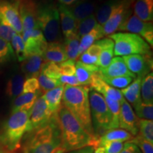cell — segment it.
I'll list each match as a JSON object with an SVG mask.
<instances>
[{"mask_svg":"<svg viewBox=\"0 0 153 153\" xmlns=\"http://www.w3.org/2000/svg\"><path fill=\"white\" fill-rule=\"evenodd\" d=\"M60 132V148L64 153L97 145V137H92L86 131L71 113L62 104L57 113Z\"/></svg>","mask_w":153,"mask_h":153,"instance_id":"obj_1","label":"cell"},{"mask_svg":"<svg viewBox=\"0 0 153 153\" xmlns=\"http://www.w3.org/2000/svg\"><path fill=\"white\" fill-rule=\"evenodd\" d=\"M22 147V153H64L61 150L60 132L57 114L48 123L29 132Z\"/></svg>","mask_w":153,"mask_h":153,"instance_id":"obj_2","label":"cell"},{"mask_svg":"<svg viewBox=\"0 0 153 153\" xmlns=\"http://www.w3.org/2000/svg\"><path fill=\"white\" fill-rule=\"evenodd\" d=\"M89 88L85 86H64L62 105L71 113L91 136L96 137L91 120Z\"/></svg>","mask_w":153,"mask_h":153,"instance_id":"obj_3","label":"cell"},{"mask_svg":"<svg viewBox=\"0 0 153 153\" xmlns=\"http://www.w3.org/2000/svg\"><path fill=\"white\" fill-rule=\"evenodd\" d=\"M29 128V112L19 111L11 113L0 131V145L14 153L22 146L25 133Z\"/></svg>","mask_w":153,"mask_h":153,"instance_id":"obj_4","label":"cell"},{"mask_svg":"<svg viewBox=\"0 0 153 153\" xmlns=\"http://www.w3.org/2000/svg\"><path fill=\"white\" fill-rule=\"evenodd\" d=\"M108 38L114 41V54L116 56L151 54L150 45L137 34L118 32L108 36Z\"/></svg>","mask_w":153,"mask_h":153,"instance_id":"obj_5","label":"cell"},{"mask_svg":"<svg viewBox=\"0 0 153 153\" xmlns=\"http://www.w3.org/2000/svg\"><path fill=\"white\" fill-rule=\"evenodd\" d=\"M38 22L47 42H60V22L57 7L46 4L38 9Z\"/></svg>","mask_w":153,"mask_h":153,"instance_id":"obj_6","label":"cell"},{"mask_svg":"<svg viewBox=\"0 0 153 153\" xmlns=\"http://www.w3.org/2000/svg\"><path fill=\"white\" fill-rule=\"evenodd\" d=\"M91 116L95 136L110 129L111 116L103 96L91 90L89 93Z\"/></svg>","mask_w":153,"mask_h":153,"instance_id":"obj_7","label":"cell"},{"mask_svg":"<svg viewBox=\"0 0 153 153\" xmlns=\"http://www.w3.org/2000/svg\"><path fill=\"white\" fill-rule=\"evenodd\" d=\"M133 2L134 0H122L102 26L104 36H108L118 31L120 26L132 15L131 7Z\"/></svg>","mask_w":153,"mask_h":153,"instance_id":"obj_8","label":"cell"},{"mask_svg":"<svg viewBox=\"0 0 153 153\" xmlns=\"http://www.w3.org/2000/svg\"><path fill=\"white\" fill-rule=\"evenodd\" d=\"M0 23L11 26L17 33H23L18 1L0 0Z\"/></svg>","mask_w":153,"mask_h":153,"instance_id":"obj_9","label":"cell"},{"mask_svg":"<svg viewBox=\"0 0 153 153\" xmlns=\"http://www.w3.org/2000/svg\"><path fill=\"white\" fill-rule=\"evenodd\" d=\"M118 31H128L142 37L150 46L153 45V25L152 22H144L135 14H132L122 24Z\"/></svg>","mask_w":153,"mask_h":153,"instance_id":"obj_10","label":"cell"},{"mask_svg":"<svg viewBox=\"0 0 153 153\" xmlns=\"http://www.w3.org/2000/svg\"><path fill=\"white\" fill-rule=\"evenodd\" d=\"M54 114L49 111L43 97H38L30 111L28 133L48 123Z\"/></svg>","mask_w":153,"mask_h":153,"instance_id":"obj_11","label":"cell"},{"mask_svg":"<svg viewBox=\"0 0 153 153\" xmlns=\"http://www.w3.org/2000/svg\"><path fill=\"white\" fill-rule=\"evenodd\" d=\"M22 38L27 56L32 54H38L43 56L46 49L48 42L41 29L36 28L23 31Z\"/></svg>","mask_w":153,"mask_h":153,"instance_id":"obj_12","label":"cell"},{"mask_svg":"<svg viewBox=\"0 0 153 153\" xmlns=\"http://www.w3.org/2000/svg\"><path fill=\"white\" fill-rule=\"evenodd\" d=\"M150 55H131L123 56L126 66L137 77L143 78L150 73L152 69V60Z\"/></svg>","mask_w":153,"mask_h":153,"instance_id":"obj_13","label":"cell"},{"mask_svg":"<svg viewBox=\"0 0 153 153\" xmlns=\"http://www.w3.org/2000/svg\"><path fill=\"white\" fill-rule=\"evenodd\" d=\"M22 20L23 31L39 28L38 22V7L32 0H17ZM40 29V28H39Z\"/></svg>","mask_w":153,"mask_h":153,"instance_id":"obj_14","label":"cell"},{"mask_svg":"<svg viewBox=\"0 0 153 153\" xmlns=\"http://www.w3.org/2000/svg\"><path fill=\"white\" fill-rule=\"evenodd\" d=\"M138 118L133 111L131 104L124 99L120 102L119 128L135 136L138 134Z\"/></svg>","mask_w":153,"mask_h":153,"instance_id":"obj_15","label":"cell"},{"mask_svg":"<svg viewBox=\"0 0 153 153\" xmlns=\"http://www.w3.org/2000/svg\"><path fill=\"white\" fill-rule=\"evenodd\" d=\"M57 9L60 15V26L65 40L75 37L77 36L78 22L66 6L59 4Z\"/></svg>","mask_w":153,"mask_h":153,"instance_id":"obj_16","label":"cell"},{"mask_svg":"<svg viewBox=\"0 0 153 153\" xmlns=\"http://www.w3.org/2000/svg\"><path fill=\"white\" fill-rule=\"evenodd\" d=\"M90 88L93 91H97L100 94L104 97H108L114 101H117L118 102H121L124 98L120 93L119 89L108 85L104 80L101 79L99 72L94 74L93 76L90 84Z\"/></svg>","mask_w":153,"mask_h":153,"instance_id":"obj_17","label":"cell"},{"mask_svg":"<svg viewBox=\"0 0 153 153\" xmlns=\"http://www.w3.org/2000/svg\"><path fill=\"white\" fill-rule=\"evenodd\" d=\"M99 73L103 77H116V76H128L135 78L136 76L130 71L126 66L123 57H116L106 68H99Z\"/></svg>","mask_w":153,"mask_h":153,"instance_id":"obj_18","label":"cell"},{"mask_svg":"<svg viewBox=\"0 0 153 153\" xmlns=\"http://www.w3.org/2000/svg\"><path fill=\"white\" fill-rule=\"evenodd\" d=\"M43 60L59 64L68 60L65 51L64 44L61 42L48 43L46 49L43 55Z\"/></svg>","mask_w":153,"mask_h":153,"instance_id":"obj_19","label":"cell"},{"mask_svg":"<svg viewBox=\"0 0 153 153\" xmlns=\"http://www.w3.org/2000/svg\"><path fill=\"white\" fill-rule=\"evenodd\" d=\"M67 7L78 23L94 14V13L97 11L96 3L82 0Z\"/></svg>","mask_w":153,"mask_h":153,"instance_id":"obj_20","label":"cell"},{"mask_svg":"<svg viewBox=\"0 0 153 153\" xmlns=\"http://www.w3.org/2000/svg\"><path fill=\"white\" fill-rule=\"evenodd\" d=\"M43 62V58L41 55H28L22 62L21 69L27 78L37 77L41 72Z\"/></svg>","mask_w":153,"mask_h":153,"instance_id":"obj_21","label":"cell"},{"mask_svg":"<svg viewBox=\"0 0 153 153\" xmlns=\"http://www.w3.org/2000/svg\"><path fill=\"white\" fill-rule=\"evenodd\" d=\"M64 85H60L54 89L45 91L42 96L50 111L52 114H57L60 106H62V100Z\"/></svg>","mask_w":153,"mask_h":153,"instance_id":"obj_22","label":"cell"},{"mask_svg":"<svg viewBox=\"0 0 153 153\" xmlns=\"http://www.w3.org/2000/svg\"><path fill=\"white\" fill-rule=\"evenodd\" d=\"M75 76L77 78L79 85L85 87L90 85L93 76L99 70L98 66L86 65L80 61L75 62Z\"/></svg>","mask_w":153,"mask_h":153,"instance_id":"obj_23","label":"cell"},{"mask_svg":"<svg viewBox=\"0 0 153 153\" xmlns=\"http://www.w3.org/2000/svg\"><path fill=\"white\" fill-rule=\"evenodd\" d=\"M41 91L36 93H22L16 97L13 101L11 107V113L19 111H25L30 113L32 106L38 97Z\"/></svg>","mask_w":153,"mask_h":153,"instance_id":"obj_24","label":"cell"},{"mask_svg":"<svg viewBox=\"0 0 153 153\" xmlns=\"http://www.w3.org/2000/svg\"><path fill=\"white\" fill-rule=\"evenodd\" d=\"M142 78L137 77L135 79L130 85L124 89H122L120 93L123 95L125 100L133 105V107L142 102L140 95V85Z\"/></svg>","mask_w":153,"mask_h":153,"instance_id":"obj_25","label":"cell"},{"mask_svg":"<svg viewBox=\"0 0 153 153\" xmlns=\"http://www.w3.org/2000/svg\"><path fill=\"white\" fill-rule=\"evenodd\" d=\"M134 136L132 135L129 132L121 128L109 129L104 132L100 137H97V147L101 143L106 142V141H119V142H125L129 141Z\"/></svg>","mask_w":153,"mask_h":153,"instance_id":"obj_26","label":"cell"},{"mask_svg":"<svg viewBox=\"0 0 153 153\" xmlns=\"http://www.w3.org/2000/svg\"><path fill=\"white\" fill-rule=\"evenodd\" d=\"M134 13L144 22H150L153 19V0H135Z\"/></svg>","mask_w":153,"mask_h":153,"instance_id":"obj_27","label":"cell"},{"mask_svg":"<svg viewBox=\"0 0 153 153\" xmlns=\"http://www.w3.org/2000/svg\"><path fill=\"white\" fill-rule=\"evenodd\" d=\"M104 36V30L102 26L100 24L97 25L92 30L80 38L79 56L85 52L96 41H99L101 38Z\"/></svg>","mask_w":153,"mask_h":153,"instance_id":"obj_28","label":"cell"},{"mask_svg":"<svg viewBox=\"0 0 153 153\" xmlns=\"http://www.w3.org/2000/svg\"><path fill=\"white\" fill-rule=\"evenodd\" d=\"M102 50L99 57L98 66L99 68H106L111 62L114 58V43L109 38L101 39Z\"/></svg>","mask_w":153,"mask_h":153,"instance_id":"obj_29","label":"cell"},{"mask_svg":"<svg viewBox=\"0 0 153 153\" xmlns=\"http://www.w3.org/2000/svg\"><path fill=\"white\" fill-rule=\"evenodd\" d=\"M24 83V76L19 73L14 74L7 82L6 94L10 98L15 99L22 93Z\"/></svg>","mask_w":153,"mask_h":153,"instance_id":"obj_30","label":"cell"},{"mask_svg":"<svg viewBox=\"0 0 153 153\" xmlns=\"http://www.w3.org/2000/svg\"><path fill=\"white\" fill-rule=\"evenodd\" d=\"M121 1L122 0H108L98 9H97L95 16L98 24L102 26H104L111 13L120 4Z\"/></svg>","mask_w":153,"mask_h":153,"instance_id":"obj_31","label":"cell"},{"mask_svg":"<svg viewBox=\"0 0 153 153\" xmlns=\"http://www.w3.org/2000/svg\"><path fill=\"white\" fill-rule=\"evenodd\" d=\"M140 95L144 104L153 105V73L152 72L141 80Z\"/></svg>","mask_w":153,"mask_h":153,"instance_id":"obj_32","label":"cell"},{"mask_svg":"<svg viewBox=\"0 0 153 153\" xmlns=\"http://www.w3.org/2000/svg\"><path fill=\"white\" fill-rule=\"evenodd\" d=\"M106 101L108 109L110 111L111 116V121L110 129H115L119 128V116L120 103L117 101H114L108 97H104Z\"/></svg>","mask_w":153,"mask_h":153,"instance_id":"obj_33","label":"cell"},{"mask_svg":"<svg viewBox=\"0 0 153 153\" xmlns=\"http://www.w3.org/2000/svg\"><path fill=\"white\" fill-rule=\"evenodd\" d=\"M80 38L78 36L70 38V39L65 40L64 46L65 51L68 60L75 61L79 57V48Z\"/></svg>","mask_w":153,"mask_h":153,"instance_id":"obj_34","label":"cell"},{"mask_svg":"<svg viewBox=\"0 0 153 153\" xmlns=\"http://www.w3.org/2000/svg\"><path fill=\"white\" fill-rule=\"evenodd\" d=\"M11 47L14 51V54L19 62H22L27 57L26 49H25L24 42L23 41L22 36L21 34H15L12 40H11Z\"/></svg>","mask_w":153,"mask_h":153,"instance_id":"obj_35","label":"cell"},{"mask_svg":"<svg viewBox=\"0 0 153 153\" xmlns=\"http://www.w3.org/2000/svg\"><path fill=\"white\" fill-rule=\"evenodd\" d=\"M95 14H92L78 23L77 36L79 38L92 30L98 25Z\"/></svg>","mask_w":153,"mask_h":153,"instance_id":"obj_36","label":"cell"},{"mask_svg":"<svg viewBox=\"0 0 153 153\" xmlns=\"http://www.w3.org/2000/svg\"><path fill=\"white\" fill-rule=\"evenodd\" d=\"M138 133L143 138L153 143V121L151 120L140 119L138 123Z\"/></svg>","mask_w":153,"mask_h":153,"instance_id":"obj_37","label":"cell"},{"mask_svg":"<svg viewBox=\"0 0 153 153\" xmlns=\"http://www.w3.org/2000/svg\"><path fill=\"white\" fill-rule=\"evenodd\" d=\"M101 77L108 85L111 86L116 89L118 88V89H121L128 87L135 79V78L128 76H116V77H103V76H101Z\"/></svg>","mask_w":153,"mask_h":153,"instance_id":"obj_38","label":"cell"},{"mask_svg":"<svg viewBox=\"0 0 153 153\" xmlns=\"http://www.w3.org/2000/svg\"><path fill=\"white\" fill-rule=\"evenodd\" d=\"M40 73L44 74L48 77L57 80H59L61 76L58 64L51 62H46L42 65Z\"/></svg>","mask_w":153,"mask_h":153,"instance_id":"obj_39","label":"cell"},{"mask_svg":"<svg viewBox=\"0 0 153 153\" xmlns=\"http://www.w3.org/2000/svg\"><path fill=\"white\" fill-rule=\"evenodd\" d=\"M14 55L11 43L0 38V64L10 61Z\"/></svg>","mask_w":153,"mask_h":153,"instance_id":"obj_40","label":"cell"},{"mask_svg":"<svg viewBox=\"0 0 153 153\" xmlns=\"http://www.w3.org/2000/svg\"><path fill=\"white\" fill-rule=\"evenodd\" d=\"M135 114L137 118L140 119L151 120L153 119V105L145 104L140 102L134 106Z\"/></svg>","mask_w":153,"mask_h":153,"instance_id":"obj_41","label":"cell"},{"mask_svg":"<svg viewBox=\"0 0 153 153\" xmlns=\"http://www.w3.org/2000/svg\"><path fill=\"white\" fill-rule=\"evenodd\" d=\"M38 78L40 88H41L42 91H43L44 92L62 85L59 80L48 77V76H45L44 74L41 73L39 74Z\"/></svg>","mask_w":153,"mask_h":153,"instance_id":"obj_42","label":"cell"},{"mask_svg":"<svg viewBox=\"0 0 153 153\" xmlns=\"http://www.w3.org/2000/svg\"><path fill=\"white\" fill-rule=\"evenodd\" d=\"M129 142L136 145L142 153H153V143L146 140L140 135H136Z\"/></svg>","mask_w":153,"mask_h":153,"instance_id":"obj_43","label":"cell"},{"mask_svg":"<svg viewBox=\"0 0 153 153\" xmlns=\"http://www.w3.org/2000/svg\"><path fill=\"white\" fill-rule=\"evenodd\" d=\"M123 143L119 141H106L101 143L99 146L103 148L104 153H119L123 149Z\"/></svg>","mask_w":153,"mask_h":153,"instance_id":"obj_44","label":"cell"},{"mask_svg":"<svg viewBox=\"0 0 153 153\" xmlns=\"http://www.w3.org/2000/svg\"><path fill=\"white\" fill-rule=\"evenodd\" d=\"M58 65L60 68L61 75L71 76L75 74V61L67 60L64 62L59 63Z\"/></svg>","mask_w":153,"mask_h":153,"instance_id":"obj_45","label":"cell"},{"mask_svg":"<svg viewBox=\"0 0 153 153\" xmlns=\"http://www.w3.org/2000/svg\"><path fill=\"white\" fill-rule=\"evenodd\" d=\"M40 91V86L37 77L27 78L24 81L22 93H36Z\"/></svg>","mask_w":153,"mask_h":153,"instance_id":"obj_46","label":"cell"},{"mask_svg":"<svg viewBox=\"0 0 153 153\" xmlns=\"http://www.w3.org/2000/svg\"><path fill=\"white\" fill-rule=\"evenodd\" d=\"M17 33L11 26L0 23V38L10 43L15 34Z\"/></svg>","mask_w":153,"mask_h":153,"instance_id":"obj_47","label":"cell"},{"mask_svg":"<svg viewBox=\"0 0 153 153\" xmlns=\"http://www.w3.org/2000/svg\"><path fill=\"white\" fill-rule=\"evenodd\" d=\"M60 84L62 85H66L70 86H73V87H76V86H80L79 82H78L77 78L74 75L71 76H66V75H61L60 79H59Z\"/></svg>","mask_w":153,"mask_h":153,"instance_id":"obj_48","label":"cell"},{"mask_svg":"<svg viewBox=\"0 0 153 153\" xmlns=\"http://www.w3.org/2000/svg\"><path fill=\"white\" fill-rule=\"evenodd\" d=\"M119 153H142L138 147L133 143L127 141L123 145V148Z\"/></svg>","mask_w":153,"mask_h":153,"instance_id":"obj_49","label":"cell"},{"mask_svg":"<svg viewBox=\"0 0 153 153\" xmlns=\"http://www.w3.org/2000/svg\"><path fill=\"white\" fill-rule=\"evenodd\" d=\"M68 153H94V148L91 146H87L78 149V150L71 151V152H69Z\"/></svg>","mask_w":153,"mask_h":153,"instance_id":"obj_50","label":"cell"},{"mask_svg":"<svg viewBox=\"0 0 153 153\" xmlns=\"http://www.w3.org/2000/svg\"><path fill=\"white\" fill-rule=\"evenodd\" d=\"M58 1L61 4L66 6V7H70V6L74 4L80 0H58Z\"/></svg>","mask_w":153,"mask_h":153,"instance_id":"obj_51","label":"cell"},{"mask_svg":"<svg viewBox=\"0 0 153 153\" xmlns=\"http://www.w3.org/2000/svg\"><path fill=\"white\" fill-rule=\"evenodd\" d=\"M0 153H12V152H9V151H7V150H5V149L1 145H0Z\"/></svg>","mask_w":153,"mask_h":153,"instance_id":"obj_52","label":"cell"}]
</instances>
